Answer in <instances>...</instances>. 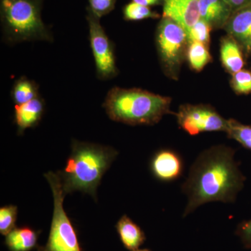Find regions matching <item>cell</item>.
I'll list each match as a JSON object with an SVG mask.
<instances>
[{"instance_id": "cell-20", "label": "cell", "mask_w": 251, "mask_h": 251, "mask_svg": "<svg viewBox=\"0 0 251 251\" xmlns=\"http://www.w3.org/2000/svg\"><path fill=\"white\" fill-rule=\"evenodd\" d=\"M123 17L126 21H140L150 18L157 19L161 17V16L149 6H143L131 1L124 6Z\"/></svg>"}, {"instance_id": "cell-28", "label": "cell", "mask_w": 251, "mask_h": 251, "mask_svg": "<svg viewBox=\"0 0 251 251\" xmlns=\"http://www.w3.org/2000/svg\"><path fill=\"white\" fill-rule=\"evenodd\" d=\"M151 251L150 250V249H136V250H134V251Z\"/></svg>"}, {"instance_id": "cell-1", "label": "cell", "mask_w": 251, "mask_h": 251, "mask_svg": "<svg viewBox=\"0 0 251 251\" xmlns=\"http://www.w3.org/2000/svg\"><path fill=\"white\" fill-rule=\"evenodd\" d=\"M234 154L233 149L224 145L211 147L200 153L181 186L188 198L183 217L206 203L235 202L246 179Z\"/></svg>"}, {"instance_id": "cell-16", "label": "cell", "mask_w": 251, "mask_h": 251, "mask_svg": "<svg viewBox=\"0 0 251 251\" xmlns=\"http://www.w3.org/2000/svg\"><path fill=\"white\" fill-rule=\"evenodd\" d=\"M39 233L31 227L14 228L6 236L5 244L9 251H31L37 248Z\"/></svg>"}, {"instance_id": "cell-21", "label": "cell", "mask_w": 251, "mask_h": 251, "mask_svg": "<svg viewBox=\"0 0 251 251\" xmlns=\"http://www.w3.org/2000/svg\"><path fill=\"white\" fill-rule=\"evenodd\" d=\"M211 27L208 23L200 19L191 29L186 32L188 43L199 42L209 48Z\"/></svg>"}, {"instance_id": "cell-24", "label": "cell", "mask_w": 251, "mask_h": 251, "mask_svg": "<svg viewBox=\"0 0 251 251\" xmlns=\"http://www.w3.org/2000/svg\"><path fill=\"white\" fill-rule=\"evenodd\" d=\"M115 5L116 0H88L87 9L100 19L111 13L115 9Z\"/></svg>"}, {"instance_id": "cell-25", "label": "cell", "mask_w": 251, "mask_h": 251, "mask_svg": "<svg viewBox=\"0 0 251 251\" xmlns=\"http://www.w3.org/2000/svg\"><path fill=\"white\" fill-rule=\"evenodd\" d=\"M236 234L240 239L244 247L251 249V220L243 221L238 225Z\"/></svg>"}, {"instance_id": "cell-13", "label": "cell", "mask_w": 251, "mask_h": 251, "mask_svg": "<svg viewBox=\"0 0 251 251\" xmlns=\"http://www.w3.org/2000/svg\"><path fill=\"white\" fill-rule=\"evenodd\" d=\"M45 109V103L41 97L27 103L14 107V122L18 127V134L22 135L25 130L39 125Z\"/></svg>"}, {"instance_id": "cell-7", "label": "cell", "mask_w": 251, "mask_h": 251, "mask_svg": "<svg viewBox=\"0 0 251 251\" xmlns=\"http://www.w3.org/2000/svg\"><path fill=\"white\" fill-rule=\"evenodd\" d=\"M89 27L91 49L93 54L97 77L108 80L118 75L115 45L100 25V18L87 9L86 16Z\"/></svg>"}, {"instance_id": "cell-11", "label": "cell", "mask_w": 251, "mask_h": 251, "mask_svg": "<svg viewBox=\"0 0 251 251\" xmlns=\"http://www.w3.org/2000/svg\"><path fill=\"white\" fill-rule=\"evenodd\" d=\"M224 29L247 55L251 54V4L235 10Z\"/></svg>"}, {"instance_id": "cell-22", "label": "cell", "mask_w": 251, "mask_h": 251, "mask_svg": "<svg viewBox=\"0 0 251 251\" xmlns=\"http://www.w3.org/2000/svg\"><path fill=\"white\" fill-rule=\"evenodd\" d=\"M18 207L14 205L3 206L0 209V233L6 236L16 226Z\"/></svg>"}, {"instance_id": "cell-9", "label": "cell", "mask_w": 251, "mask_h": 251, "mask_svg": "<svg viewBox=\"0 0 251 251\" xmlns=\"http://www.w3.org/2000/svg\"><path fill=\"white\" fill-rule=\"evenodd\" d=\"M150 170L156 179L163 182H171L183 175L184 160L174 150L163 149L156 151L151 158Z\"/></svg>"}, {"instance_id": "cell-5", "label": "cell", "mask_w": 251, "mask_h": 251, "mask_svg": "<svg viewBox=\"0 0 251 251\" xmlns=\"http://www.w3.org/2000/svg\"><path fill=\"white\" fill-rule=\"evenodd\" d=\"M52 189L54 211L48 242L44 247L38 246L37 251H82L76 232L63 206L66 194L59 173L44 175Z\"/></svg>"}, {"instance_id": "cell-18", "label": "cell", "mask_w": 251, "mask_h": 251, "mask_svg": "<svg viewBox=\"0 0 251 251\" xmlns=\"http://www.w3.org/2000/svg\"><path fill=\"white\" fill-rule=\"evenodd\" d=\"M186 58L191 69L197 72H201L212 60L209 47L199 42L189 43Z\"/></svg>"}, {"instance_id": "cell-6", "label": "cell", "mask_w": 251, "mask_h": 251, "mask_svg": "<svg viewBox=\"0 0 251 251\" xmlns=\"http://www.w3.org/2000/svg\"><path fill=\"white\" fill-rule=\"evenodd\" d=\"M156 44L163 71L171 78L177 79L189 44L186 30L171 18L163 17L157 27Z\"/></svg>"}, {"instance_id": "cell-4", "label": "cell", "mask_w": 251, "mask_h": 251, "mask_svg": "<svg viewBox=\"0 0 251 251\" xmlns=\"http://www.w3.org/2000/svg\"><path fill=\"white\" fill-rule=\"evenodd\" d=\"M44 0H0L3 39L9 44L25 41L52 42L53 36L41 18Z\"/></svg>"}, {"instance_id": "cell-26", "label": "cell", "mask_w": 251, "mask_h": 251, "mask_svg": "<svg viewBox=\"0 0 251 251\" xmlns=\"http://www.w3.org/2000/svg\"><path fill=\"white\" fill-rule=\"evenodd\" d=\"M227 3L230 5L233 11L238 9L251 4V0H226Z\"/></svg>"}, {"instance_id": "cell-27", "label": "cell", "mask_w": 251, "mask_h": 251, "mask_svg": "<svg viewBox=\"0 0 251 251\" xmlns=\"http://www.w3.org/2000/svg\"><path fill=\"white\" fill-rule=\"evenodd\" d=\"M132 1L143 6H149V7L163 5V0H132Z\"/></svg>"}, {"instance_id": "cell-14", "label": "cell", "mask_w": 251, "mask_h": 251, "mask_svg": "<svg viewBox=\"0 0 251 251\" xmlns=\"http://www.w3.org/2000/svg\"><path fill=\"white\" fill-rule=\"evenodd\" d=\"M241 46L232 36L228 35L222 38L221 41V60L226 70L234 74L242 70L244 59Z\"/></svg>"}, {"instance_id": "cell-12", "label": "cell", "mask_w": 251, "mask_h": 251, "mask_svg": "<svg viewBox=\"0 0 251 251\" xmlns=\"http://www.w3.org/2000/svg\"><path fill=\"white\" fill-rule=\"evenodd\" d=\"M200 17L211 29L224 28L233 13L226 0H199Z\"/></svg>"}, {"instance_id": "cell-19", "label": "cell", "mask_w": 251, "mask_h": 251, "mask_svg": "<svg viewBox=\"0 0 251 251\" xmlns=\"http://www.w3.org/2000/svg\"><path fill=\"white\" fill-rule=\"evenodd\" d=\"M229 138L236 140L244 148L251 150V125H245L230 119L226 130Z\"/></svg>"}, {"instance_id": "cell-2", "label": "cell", "mask_w": 251, "mask_h": 251, "mask_svg": "<svg viewBox=\"0 0 251 251\" xmlns=\"http://www.w3.org/2000/svg\"><path fill=\"white\" fill-rule=\"evenodd\" d=\"M72 151L59 175L64 193L79 191L96 198L97 189L117 151L110 147L73 140Z\"/></svg>"}, {"instance_id": "cell-8", "label": "cell", "mask_w": 251, "mask_h": 251, "mask_svg": "<svg viewBox=\"0 0 251 251\" xmlns=\"http://www.w3.org/2000/svg\"><path fill=\"white\" fill-rule=\"evenodd\" d=\"M179 126L191 135L202 132L224 131L227 128L226 120L210 105H183L176 114Z\"/></svg>"}, {"instance_id": "cell-17", "label": "cell", "mask_w": 251, "mask_h": 251, "mask_svg": "<svg viewBox=\"0 0 251 251\" xmlns=\"http://www.w3.org/2000/svg\"><path fill=\"white\" fill-rule=\"evenodd\" d=\"M11 97L16 105L27 103L40 97L39 86L34 80L22 76L15 81L11 92Z\"/></svg>"}, {"instance_id": "cell-15", "label": "cell", "mask_w": 251, "mask_h": 251, "mask_svg": "<svg viewBox=\"0 0 251 251\" xmlns=\"http://www.w3.org/2000/svg\"><path fill=\"white\" fill-rule=\"evenodd\" d=\"M115 227L122 244L128 250L134 251L139 249L146 240V236L143 229L128 216H122Z\"/></svg>"}, {"instance_id": "cell-10", "label": "cell", "mask_w": 251, "mask_h": 251, "mask_svg": "<svg viewBox=\"0 0 251 251\" xmlns=\"http://www.w3.org/2000/svg\"><path fill=\"white\" fill-rule=\"evenodd\" d=\"M163 17L173 20L187 32L201 19L199 0H163Z\"/></svg>"}, {"instance_id": "cell-3", "label": "cell", "mask_w": 251, "mask_h": 251, "mask_svg": "<svg viewBox=\"0 0 251 251\" xmlns=\"http://www.w3.org/2000/svg\"><path fill=\"white\" fill-rule=\"evenodd\" d=\"M172 99L138 88L114 87L103 107L112 121L126 125H154L171 114Z\"/></svg>"}, {"instance_id": "cell-23", "label": "cell", "mask_w": 251, "mask_h": 251, "mask_svg": "<svg viewBox=\"0 0 251 251\" xmlns=\"http://www.w3.org/2000/svg\"><path fill=\"white\" fill-rule=\"evenodd\" d=\"M232 90L237 94H251V72L242 69L232 74L230 80Z\"/></svg>"}]
</instances>
